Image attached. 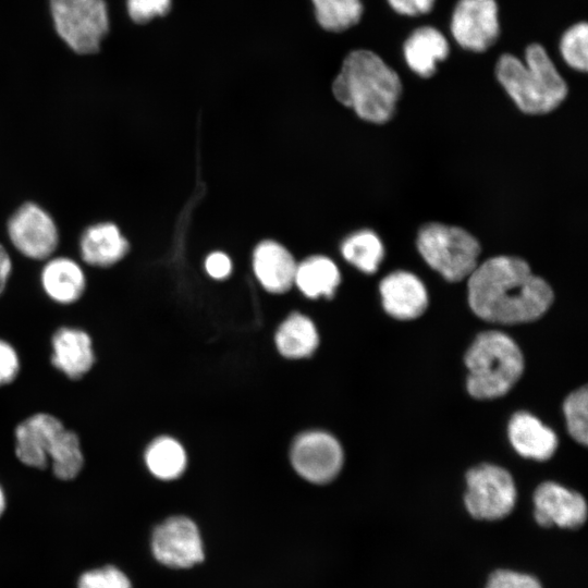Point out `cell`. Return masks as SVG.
I'll use <instances>...</instances> for the list:
<instances>
[{"mask_svg":"<svg viewBox=\"0 0 588 588\" xmlns=\"http://www.w3.org/2000/svg\"><path fill=\"white\" fill-rule=\"evenodd\" d=\"M332 91L338 101L363 120L388 122L402 93L399 75L375 52L354 50L343 61Z\"/></svg>","mask_w":588,"mask_h":588,"instance_id":"cell-2","label":"cell"},{"mask_svg":"<svg viewBox=\"0 0 588 588\" xmlns=\"http://www.w3.org/2000/svg\"><path fill=\"white\" fill-rule=\"evenodd\" d=\"M451 30L463 48L485 51L499 36L495 1L460 0L452 15Z\"/></svg>","mask_w":588,"mask_h":588,"instance_id":"cell-11","label":"cell"},{"mask_svg":"<svg viewBox=\"0 0 588 588\" xmlns=\"http://www.w3.org/2000/svg\"><path fill=\"white\" fill-rule=\"evenodd\" d=\"M394 11L405 15H419L429 12L434 0H388Z\"/></svg>","mask_w":588,"mask_h":588,"instance_id":"cell-34","label":"cell"},{"mask_svg":"<svg viewBox=\"0 0 588 588\" xmlns=\"http://www.w3.org/2000/svg\"><path fill=\"white\" fill-rule=\"evenodd\" d=\"M587 394L585 387L576 390L566 397L563 405L568 432L583 445L588 442Z\"/></svg>","mask_w":588,"mask_h":588,"instance_id":"cell-28","label":"cell"},{"mask_svg":"<svg viewBox=\"0 0 588 588\" xmlns=\"http://www.w3.org/2000/svg\"><path fill=\"white\" fill-rule=\"evenodd\" d=\"M525 61L510 53L501 56L495 65L498 81L523 112L554 110L567 95L566 83L539 44L527 47Z\"/></svg>","mask_w":588,"mask_h":588,"instance_id":"cell-3","label":"cell"},{"mask_svg":"<svg viewBox=\"0 0 588 588\" xmlns=\"http://www.w3.org/2000/svg\"><path fill=\"white\" fill-rule=\"evenodd\" d=\"M148 470L158 479L177 478L185 469L186 455L182 445L170 437L155 439L145 451Z\"/></svg>","mask_w":588,"mask_h":588,"instance_id":"cell-23","label":"cell"},{"mask_svg":"<svg viewBox=\"0 0 588 588\" xmlns=\"http://www.w3.org/2000/svg\"><path fill=\"white\" fill-rule=\"evenodd\" d=\"M77 588H133L130 578L113 565L89 569L78 579Z\"/></svg>","mask_w":588,"mask_h":588,"instance_id":"cell-29","label":"cell"},{"mask_svg":"<svg viewBox=\"0 0 588 588\" xmlns=\"http://www.w3.org/2000/svg\"><path fill=\"white\" fill-rule=\"evenodd\" d=\"M449 54V44L437 28L422 26L414 30L404 44V57L408 66L421 77L436 72L438 61Z\"/></svg>","mask_w":588,"mask_h":588,"instance_id":"cell-20","label":"cell"},{"mask_svg":"<svg viewBox=\"0 0 588 588\" xmlns=\"http://www.w3.org/2000/svg\"><path fill=\"white\" fill-rule=\"evenodd\" d=\"M509 437L517 453L538 461L550 458L558 446L555 433L538 418L525 412L512 417Z\"/></svg>","mask_w":588,"mask_h":588,"instance_id":"cell-19","label":"cell"},{"mask_svg":"<svg viewBox=\"0 0 588 588\" xmlns=\"http://www.w3.org/2000/svg\"><path fill=\"white\" fill-rule=\"evenodd\" d=\"M95 352L90 335L76 327H61L51 338V364L64 376L76 380L94 366Z\"/></svg>","mask_w":588,"mask_h":588,"instance_id":"cell-14","label":"cell"},{"mask_svg":"<svg viewBox=\"0 0 588 588\" xmlns=\"http://www.w3.org/2000/svg\"><path fill=\"white\" fill-rule=\"evenodd\" d=\"M59 36L76 53H96L109 30L105 0H49Z\"/></svg>","mask_w":588,"mask_h":588,"instance_id":"cell-6","label":"cell"},{"mask_svg":"<svg viewBox=\"0 0 588 588\" xmlns=\"http://www.w3.org/2000/svg\"><path fill=\"white\" fill-rule=\"evenodd\" d=\"M8 236L23 256L42 260L49 258L58 247V226L51 215L33 201L21 205L9 218Z\"/></svg>","mask_w":588,"mask_h":588,"instance_id":"cell-9","label":"cell"},{"mask_svg":"<svg viewBox=\"0 0 588 588\" xmlns=\"http://www.w3.org/2000/svg\"><path fill=\"white\" fill-rule=\"evenodd\" d=\"M553 292L515 256H497L478 264L468 277V303L479 318L502 324L528 322L551 306Z\"/></svg>","mask_w":588,"mask_h":588,"instance_id":"cell-1","label":"cell"},{"mask_svg":"<svg viewBox=\"0 0 588 588\" xmlns=\"http://www.w3.org/2000/svg\"><path fill=\"white\" fill-rule=\"evenodd\" d=\"M318 341L315 324L302 314L291 315L275 334L278 350L289 358L309 356L316 350Z\"/></svg>","mask_w":588,"mask_h":588,"instance_id":"cell-22","label":"cell"},{"mask_svg":"<svg viewBox=\"0 0 588 588\" xmlns=\"http://www.w3.org/2000/svg\"><path fill=\"white\" fill-rule=\"evenodd\" d=\"M64 428L58 417L48 413H36L21 421L14 430L17 460L28 467H47L49 452Z\"/></svg>","mask_w":588,"mask_h":588,"instance_id":"cell-13","label":"cell"},{"mask_svg":"<svg viewBox=\"0 0 588 588\" xmlns=\"http://www.w3.org/2000/svg\"><path fill=\"white\" fill-rule=\"evenodd\" d=\"M253 269L267 291L283 293L294 282L296 264L282 245L273 241H265L254 252Z\"/></svg>","mask_w":588,"mask_h":588,"instance_id":"cell-17","label":"cell"},{"mask_svg":"<svg viewBox=\"0 0 588 588\" xmlns=\"http://www.w3.org/2000/svg\"><path fill=\"white\" fill-rule=\"evenodd\" d=\"M316 20L329 32H342L357 24L363 14L360 0H311Z\"/></svg>","mask_w":588,"mask_h":588,"instance_id":"cell-26","label":"cell"},{"mask_svg":"<svg viewBox=\"0 0 588 588\" xmlns=\"http://www.w3.org/2000/svg\"><path fill=\"white\" fill-rule=\"evenodd\" d=\"M150 548L154 558L170 568H189L205 559L199 529L185 516H172L160 523L151 534Z\"/></svg>","mask_w":588,"mask_h":588,"instance_id":"cell-8","label":"cell"},{"mask_svg":"<svg viewBox=\"0 0 588 588\" xmlns=\"http://www.w3.org/2000/svg\"><path fill=\"white\" fill-rule=\"evenodd\" d=\"M291 458L294 468L303 478L315 483H324L340 471L343 452L332 436L310 431L295 440Z\"/></svg>","mask_w":588,"mask_h":588,"instance_id":"cell-10","label":"cell"},{"mask_svg":"<svg viewBox=\"0 0 588 588\" xmlns=\"http://www.w3.org/2000/svg\"><path fill=\"white\" fill-rule=\"evenodd\" d=\"M588 26L577 23L562 36L560 49L565 62L575 70L586 72L588 68Z\"/></svg>","mask_w":588,"mask_h":588,"instance_id":"cell-27","label":"cell"},{"mask_svg":"<svg viewBox=\"0 0 588 588\" xmlns=\"http://www.w3.org/2000/svg\"><path fill=\"white\" fill-rule=\"evenodd\" d=\"M21 369L20 356L14 346L0 339V387L15 380Z\"/></svg>","mask_w":588,"mask_h":588,"instance_id":"cell-32","label":"cell"},{"mask_svg":"<svg viewBox=\"0 0 588 588\" xmlns=\"http://www.w3.org/2000/svg\"><path fill=\"white\" fill-rule=\"evenodd\" d=\"M466 482L465 505L476 519H501L515 506V485L502 467L490 464L474 467L467 473Z\"/></svg>","mask_w":588,"mask_h":588,"instance_id":"cell-7","label":"cell"},{"mask_svg":"<svg viewBox=\"0 0 588 588\" xmlns=\"http://www.w3.org/2000/svg\"><path fill=\"white\" fill-rule=\"evenodd\" d=\"M7 506V498L2 486L0 485V517L4 513Z\"/></svg>","mask_w":588,"mask_h":588,"instance_id":"cell-36","label":"cell"},{"mask_svg":"<svg viewBox=\"0 0 588 588\" xmlns=\"http://www.w3.org/2000/svg\"><path fill=\"white\" fill-rule=\"evenodd\" d=\"M171 0H127V12L133 22L145 24L168 14Z\"/></svg>","mask_w":588,"mask_h":588,"instance_id":"cell-31","label":"cell"},{"mask_svg":"<svg viewBox=\"0 0 588 588\" xmlns=\"http://www.w3.org/2000/svg\"><path fill=\"white\" fill-rule=\"evenodd\" d=\"M343 257L360 271L375 272L384 255L383 245L376 233L363 230L348 236L342 244Z\"/></svg>","mask_w":588,"mask_h":588,"instance_id":"cell-25","label":"cell"},{"mask_svg":"<svg viewBox=\"0 0 588 588\" xmlns=\"http://www.w3.org/2000/svg\"><path fill=\"white\" fill-rule=\"evenodd\" d=\"M82 259L89 266L98 268L110 267L128 252V242L120 228L110 221L88 225L79 238Z\"/></svg>","mask_w":588,"mask_h":588,"instance_id":"cell-16","label":"cell"},{"mask_svg":"<svg viewBox=\"0 0 588 588\" xmlns=\"http://www.w3.org/2000/svg\"><path fill=\"white\" fill-rule=\"evenodd\" d=\"M340 279L339 269L331 259L314 256L296 266L294 282L308 297H331Z\"/></svg>","mask_w":588,"mask_h":588,"instance_id":"cell-21","label":"cell"},{"mask_svg":"<svg viewBox=\"0 0 588 588\" xmlns=\"http://www.w3.org/2000/svg\"><path fill=\"white\" fill-rule=\"evenodd\" d=\"M207 273L215 279L226 278L232 269L230 258L220 252L210 254L205 262Z\"/></svg>","mask_w":588,"mask_h":588,"instance_id":"cell-33","label":"cell"},{"mask_svg":"<svg viewBox=\"0 0 588 588\" xmlns=\"http://www.w3.org/2000/svg\"><path fill=\"white\" fill-rule=\"evenodd\" d=\"M485 588H543L539 579L530 574L507 568L492 572Z\"/></svg>","mask_w":588,"mask_h":588,"instance_id":"cell-30","label":"cell"},{"mask_svg":"<svg viewBox=\"0 0 588 588\" xmlns=\"http://www.w3.org/2000/svg\"><path fill=\"white\" fill-rule=\"evenodd\" d=\"M534 516L542 527L576 529L587 518V504L577 492L554 482H543L534 494Z\"/></svg>","mask_w":588,"mask_h":588,"instance_id":"cell-12","label":"cell"},{"mask_svg":"<svg viewBox=\"0 0 588 588\" xmlns=\"http://www.w3.org/2000/svg\"><path fill=\"white\" fill-rule=\"evenodd\" d=\"M465 363L467 389L476 399H494L505 394L519 379L524 359L519 347L499 331L480 333L469 346Z\"/></svg>","mask_w":588,"mask_h":588,"instance_id":"cell-4","label":"cell"},{"mask_svg":"<svg viewBox=\"0 0 588 588\" xmlns=\"http://www.w3.org/2000/svg\"><path fill=\"white\" fill-rule=\"evenodd\" d=\"M384 310L395 319L411 320L424 314L428 295L424 283L407 271H395L380 283Z\"/></svg>","mask_w":588,"mask_h":588,"instance_id":"cell-15","label":"cell"},{"mask_svg":"<svg viewBox=\"0 0 588 588\" xmlns=\"http://www.w3.org/2000/svg\"><path fill=\"white\" fill-rule=\"evenodd\" d=\"M48 462L58 479L72 480L76 478L84 465L78 436L64 428L49 452Z\"/></svg>","mask_w":588,"mask_h":588,"instance_id":"cell-24","label":"cell"},{"mask_svg":"<svg viewBox=\"0 0 588 588\" xmlns=\"http://www.w3.org/2000/svg\"><path fill=\"white\" fill-rule=\"evenodd\" d=\"M417 248L426 262L445 280L468 278L478 266L479 242L466 230L431 222L417 235Z\"/></svg>","mask_w":588,"mask_h":588,"instance_id":"cell-5","label":"cell"},{"mask_svg":"<svg viewBox=\"0 0 588 588\" xmlns=\"http://www.w3.org/2000/svg\"><path fill=\"white\" fill-rule=\"evenodd\" d=\"M40 283L51 301L60 305H71L84 294L86 277L75 260L56 257L49 259L42 267Z\"/></svg>","mask_w":588,"mask_h":588,"instance_id":"cell-18","label":"cell"},{"mask_svg":"<svg viewBox=\"0 0 588 588\" xmlns=\"http://www.w3.org/2000/svg\"><path fill=\"white\" fill-rule=\"evenodd\" d=\"M12 271L11 257L0 243V294L4 291Z\"/></svg>","mask_w":588,"mask_h":588,"instance_id":"cell-35","label":"cell"}]
</instances>
